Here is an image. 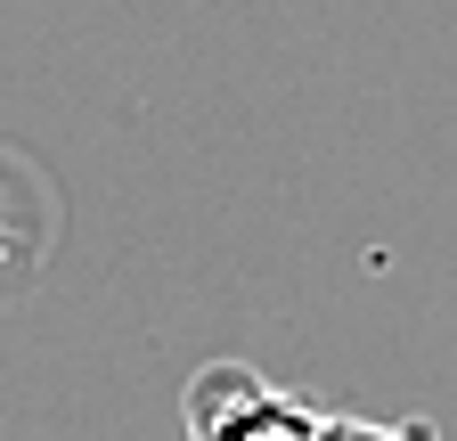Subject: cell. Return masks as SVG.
<instances>
[{"mask_svg": "<svg viewBox=\"0 0 457 441\" xmlns=\"http://www.w3.org/2000/svg\"><path fill=\"white\" fill-rule=\"evenodd\" d=\"M319 441H441V433H433V425H376V417H335V409H327Z\"/></svg>", "mask_w": 457, "mask_h": 441, "instance_id": "7a4b0ae2", "label": "cell"}, {"mask_svg": "<svg viewBox=\"0 0 457 441\" xmlns=\"http://www.w3.org/2000/svg\"><path fill=\"white\" fill-rule=\"evenodd\" d=\"M180 417H188V441H319V425H327V409L278 393L245 360H212L188 384Z\"/></svg>", "mask_w": 457, "mask_h": 441, "instance_id": "6da1fadb", "label": "cell"}]
</instances>
